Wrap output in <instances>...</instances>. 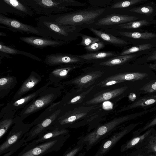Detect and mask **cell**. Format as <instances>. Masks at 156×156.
I'll return each instance as SVG.
<instances>
[{"instance_id":"1","label":"cell","mask_w":156,"mask_h":156,"mask_svg":"<svg viewBox=\"0 0 156 156\" xmlns=\"http://www.w3.org/2000/svg\"><path fill=\"white\" fill-rule=\"evenodd\" d=\"M148 112L147 110L116 118L101 125L93 130L77 138L78 144H84L87 151L90 150L102 140L110 135L121 124L129 120L140 116Z\"/></svg>"},{"instance_id":"2","label":"cell","mask_w":156,"mask_h":156,"mask_svg":"<svg viewBox=\"0 0 156 156\" xmlns=\"http://www.w3.org/2000/svg\"><path fill=\"white\" fill-rule=\"evenodd\" d=\"M105 10L104 8H89L47 16L58 24L74 26L82 30L93 23Z\"/></svg>"},{"instance_id":"3","label":"cell","mask_w":156,"mask_h":156,"mask_svg":"<svg viewBox=\"0 0 156 156\" xmlns=\"http://www.w3.org/2000/svg\"><path fill=\"white\" fill-rule=\"evenodd\" d=\"M34 13L49 16L69 12L74 9L69 6L84 7V3L74 0H22Z\"/></svg>"},{"instance_id":"4","label":"cell","mask_w":156,"mask_h":156,"mask_svg":"<svg viewBox=\"0 0 156 156\" xmlns=\"http://www.w3.org/2000/svg\"><path fill=\"white\" fill-rule=\"evenodd\" d=\"M36 20L37 27L45 30L54 40L70 43L78 38L82 30L74 26L58 24L48 16L41 15Z\"/></svg>"},{"instance_id":"5","label":"cell","mask_w":156,"mask_h":156,"mask_svg":"<svg viewBox=\"0 0 156 156\" xmlns=\"http://www.w3.org/2000/svg\"><path fill=\"white\" fill-rule=\"evenodd\" d=\"M19 116L9 133L5 141L0 145V155L9 151L17 150L21 147L26 146L28 143L25 142V135L34 126L32 122L25 123Z\"/></svg>"},{"instance_id":"6","label":"cell","mask_w":156,"mask_h":156,"mask_svg":"<svg viewBox=\"0 0 156 156\" xmlns=\"http://www.w3.org/2000/svg\"><path fill=\"white\" fill-rule=\"evenodd\" d=\"M61 94L60 88L48 87L34 100L24 108L19 114L23 120L31 114L55 103Z\"/></svg>"},{"instance_id":"7","label":"cell","mask_w":156,"mask_h":156,"mask_svg":"<svg viewBox=\"0 0 156 156\" xmlns=\"http://www.w3.org/2000/svg\"><path fill=\"white\" fill-rule=\"evenodd\" d=\"M70 136L69 133L55 137L35 145L25 146L16 156H42L60 150Z\"/></svg>"},{"instance_id":"8","label":"cell","mask_w":156,"mask_h":156,"mask_svg":"<svg viewBox=\"0 0 156 156\" xmlns=\"http://www.w3.org/2000/svg\"><path fill=\"white\" fill-rule=\"evenodd\" d=\"M0 24L5 26L3 27L0 26L1 28L7 29L12 32L34 34L39 37L52 39L48 33L42 28L23 23L16 19L7 17L1 14Z\"/></svg>"},{"instance_id":"9","label":"cell","mask_w":156,"mask_h":156,"mask_svg":"<svg viewBox=\"0 0 156 156\" xmlns=\"http://www.w3.org/2000/svg\"><path fill=\"white\" fill-rule=\"evenodd\" d=\"M94 108V106L80 107L64 113H62V110L60 116L55 121L49 129L56 128L61 129L73 128L77 121L86 117L89 115V112Z\"/></svg>"},{"instance_id":"10","label":"cell","mask_w":156,"mask_h":156,"mask_svg":"<svg viewBox=\"0 0 156 156\" xmlns=\"http://www.w3.org/2000/svg\"><path fill=\"white\" fill-rule=\"evenodd\" d=\"M13 14L21 17H32L34 12L22 0H0V14Z\"/></svg>"},{"instance_id":"11","label":"cell","mask_w":156,"mask_h":156,"mask_svg":"<svg viewBox=\"0 0 156 156\" xmlns=\"http://www.w3.org/2000/svg\"><path fill=\"white\" fill-rule=\"evenodd\" d=\"M62 109V107H58V108L50 116L34 126L25 135V142H30L48 130L55 121L60 116Z\"/></svg>"},{"instance_id":"12","label":"cell","mask_w":156,"mask_h":156,"mask_svg":"<svg viewBox=\"0 0 156 156\" xmlns=\"http://www.w3.org/2000/svg\"><path fill=\"white\" fill-rule=\"evenodd\" d=\"M140 123L130 124L115 132L101 143L93 156H104L125 135L129 133Z\"/></svg>"},{"instance_id":"13","label":"cell","mask_w":156,"mask_h":156,"mask_svg":"<svg viewBox=\"0 0 156 156\" xmlns=\"http://www.w3.org/2000/svg\"><path fill=\"white\" fill-rule=\"evenodd\" d=\"M51 83L49 81L43 87L26 96L14 101H11L1 110L0 117L10 111L23 108L36 98L39 94L49 86Z\"/></svg>"},{"instance_id":"14","label":"cell","mask_w":156,"mask_h":156,"mask_svg":"<svg viewBox=\"0 0 156 156\" xmlns=\"http://www.w3.org/2000/svg\"><path fill=\"white\" fill-rule=\"evenodd\" d=\"M85 60L69 53H56L46 56L44 62L50 66L69 65L82 63Z\"/></svg>"},{"instance_id":"15","label":"cell","mask_w":156,"mask_h":156,"mask_svg":"<svg viewBox=\"0 0 156 156\" xmlns=\"http://www.w3.org/2000/svg\"><path fill=\"white\" fill-rule=\"evenodd\" d=\"M20 40L35 48L43 49L47 47H56L69 43L64 41L54 40L38 36L22 37Z\"/></svg>"},{"instance_id":"16","label":"cell","mask_w":156,"mask_h":156,"mask_svg":"<svg viewBox=\"0 0 156 156\" xmlns=\"http://www.w3.org/2000/svg\"><path fill=\"white\" fill-rule=\"evenodd\" d=\"M41 77L34 71L31 72L29 76L24 81L17 91L12 101L18 100L31 90L41 80Z\"/></svg>"},{"instance_id":"17","label":"cell","mask_w":156,"mask_h":156,"mask_svg":"<svg viewBox=\"0 0 156 156\" xmlns=\"http://www.w3.org/2000/svg\"><path fill=\"white\" fill-rule=\"evenodd\" d=\"M138 19L137 17L134 16L112 14L107 15L100 19L95 24L99 26L120 24L133 21Z\"/></svg>"},{"instance_id":"18","label":"cell","mask_w":156,"mask_h":156,"mask_svg":"<svg viewBox=\"0 0 156 156\" xmlns=\"http://www.w3.org/2000/svg\"><path fill=\"white\" fill-rule=\"evenodd\" d=\"M104 72L98 71L92 72L82 75L71 80L64 82L66 84L76 85L78 87H84L91 84L92 82L100 77Z\"/></svg>"},{"instance_id":"19","label":"cell","mask_w":156,"mask_h":156,"mask_svg":"<svg viewBox=\"0 0 156 156\" xmlns=\"http://www.w3.org/2000/svg\"><path fill=\"white\" fill-rule=\"evenodd\" d=\"M128 88L126 86L123 87L110 91L104 92L97 95L90 100L85 102L84 105L97 104L119 96L122 94Z\"/></svg>"},{"instance_id":"20","label":"cell","mask_w":156,"mask_h":156,"mask_svg":"<svg viewBox=\"0 0 156 156\" xmlns=\"http://www.w3.org/2000/svg\"><path fill=\"white\" fill-rule=\"evenodd\" d=\"M69 132L67 129H61L57 128L51 129L28 143L27 145H35L55 137L67 135L69 133Z\"/></svg>"},{"instance_id":"21","label":"cell","mask_w":156,"mask_h":156,"mask_svg":"<svg viewBox=\"0 0 156 156\" xmlns=\"http://www.w3.org/2000/svg\"><path fill=\"white\" fill-rule=\"evenodd\" d=\"M80 65H61L52 70L50 73L49 79L51 82H57L67 76L69 73Z\"/></svg>"},{"instance_id":"22","label":"cell","mask_w":156,"mask_h":156,"mask_svg":"<svg viewBox=\"0 0 156 156\" xmlns=\"http://www.w3.org/2000/svg\"><path fill=\"white\" fill-rule=\"evenodd\" d=\"M16 111L9 112L0 117V139L2 138L10 128L16 122L18 117V116H15Z\"/></svg>"},{"instance_id":"23","label":"cell","mask_w":156,"mask_h":156,"mask_svg":"<svg viewBox=\"0 0 156 156\" xmlns=\"http://www.w3.org/2000/svg\"><path fill=\"white\" fill-rule=\"evenodd\" d=\"M148 74L140 72H129L119 73L108 77L105 80H118L124 82L125 81H134L142 80L146 77Z\"/></svg>"},{"instance_id":"24","label":"cell","mask_w":156,"mask_h":156,"mask_svg":"<svg viewBox=\"0 0 156 156\" xmlns=\"http://www.w3.org/2000/svg\"><path fill=\"white\" fill-rule=\"evenodd\" d=\"M17 79L14 76H7L0 79V98H3L15 86Z\"/></svg>"},{"instance_id":"25","label":"cell","mask_w":156,"mask_h":156,"mask_svg":"<svg viewBox=\"0 0 156 156\" xmlns=\"http://www.w3.org/2000/svg\"><path fill=\"white\" fill-rule=\"evenodd\" d=\"M89 30L94 35L105 41L116 46L126 45L128 43L125 40L118 38L111 34L93 28H90Z\"/></svg>"},{"instance_id":"26","label":"cell","mask_w":156,"mask_h":156,"mask_svg":"<svg viewBox=\"0 0 156 156\" xmlns=\"http://www.w3.org/2000/svg\"><path fill=\"white\" fill-rule=\"evenodd\" d=\"M156 103V94L145 97L119 110L118 112L139 107L148 106Z\"/></svg>"},{"instance_id":"27","label":"cell","mask_w":156,"mask_h":156,"mask_svg":"<svg viewBox=\"0 0 156 156\" xmlns=\"http://www.w3.org/2000/svg\"><path fill=\"white\" fill-rule=\"evenodd\" d=\"M152 129L151 128L143 134L134 136L131 139L122 145L120 147L121 152H123L134 147L143 140L151 133Z\"/></svg>"},{"instance_id":"28","label":"cell","mask_w":156,"mask_h":156,"mask_svg":"<svg viewBox=\"0 0 156 156\" xmlns=\"http://www.w3.org/2000/svg\"><path fill=\"white\" fill-rule=\"evenodd\" d=\"M0 51L7 54H21L37 61H41L39 58L32 54L21 51L11 46L6 45L1 41L0 42Z\"/></svg>"},{"instance_id":"29","label":"cell","mask_w":156,"mask_h":156,"mask_svg":"<svg viewBox=\"0 0 156 156\" xmlns=\"http://www.w3.org/2000/svg\"><path fill=\"white\" fill-rule=\"evenodd\" d=\"M117 53L115 51H102L95 52L87 53L78 56L85 60H91L104 59L107 58L117 56Z\"/></svg>"},{"instance_id":"30","label":"cell","mask_w":156,"mask_h":156,"mask_svg":"<svg viewBox=\"0 0 156 156\" xmlns=\"http://www.w3.org/2000/svg\"><path fill=\"white\" fill-rule=\"evenodd\" d=\"M135 54L120 55L103 62L100 63L101 66H113L123 64L136 56Z\"/></svg>"},{"instance_id":"31","label":"cell","mask_w":156,"mask_h":156,"mask_svg":"<svg viewBox=\"0 0 156 156\" xmlns=\"http://www.w3.org/2000/svg\"><path fill=\"white\" fill-rule=\"evenodd\" d=\"M59 103V101L55 102L49 106L38 117L32 122L34 126L41 122L55 112L58 108Z\"/></svg>"},{"instance_id":"32","label":"cell","mask_w":156,"mask_h":156,"mask_svg":"<svg viewBox=\"0 0 156 156\" xmlns=\"http://www.w3.org/2000/svg\"><path fill=\"white\" fill-rule=\"evenodd\" d=\"M119 33L120 35L122 36L135 39H150L156 37V34L147 32L140 33L119 31Z\"/></svg>"},{"instance_id":"33","label":"cell","mask_w":156,"mask_h":156,"mask_svg":"<svg viewBox=\"0 0 156 156\" xmlns=\"http://www.w3.org/2000/svg\"><path fill=\"white\" fill-rule=\"evenodd\" d=\"M152 46V45L150 43L136 45L123 51L120 55H129L137 51H144L150 49Z\"/></svg>"},{"instance_id":"34","label":"cell","mask_w":156,"mask_h":156,"mask_svg":"<svg viewBox=\"0 0 156 156\" xmlns=\"http://www.w3.org/2000/svg\"><path fill=\"white\" fill-rule=\"evenodd\" d=\"M149 22L146 20L133 21L118 25V26L122 28L131 29L138 28L142 26L148 24Z\"/></svg>"},{"instance_id":"35","label":"cell","mask_w":156,"mask_h":156,"mask_svg":"<svg viewBox=\"0 0 156 156\" xmlns=\"http://www.w3.org/2000/svg\"><path fill=\"white\" fill-rule=\"evenodd\" d=\"M85 146L84 144H73L67 149L62 156H76L84 149Z\"/></svg>"},{"instance_id":"36","label":"cell","mask_w":156,"mask_h":156,"mask_svg":"<svg viewBox=\"0 0 156 156\" xmlns=\"http://www.w3.org/2000/svg\"><path fill=\"white\" fill-rule=\"evenodd\" d=\"M80 36L82 38L81 42L77 44L78 45H82L85 47L89 46L92 44L100 41V39L98 37H92L80 33Z\"/></svg>"},{"instance_id":"37","label":"cell","mask_w":156,"mask_h":156,"mask_svg":"<svg viewBox=\"0 0 156 156\" xmlns=\"http://www.w3.org/2000/svg\"><path fill=\"white\" fill-rule=\"evenodd\" d=\"M142 1V0H130L129 1H120L112 5L111 8L112 9L123 8L139 3Z\"/></svg>"},{"instance_id":"38","label":"cell","mask_w":156,"mask_h":156,"mask_svg":"<svg viewBox=\"0 0 156 156\" xmlns=\"http://www.w3.org/2000/svg\"><path fill=\"white\" fill-rule=\"evenodd\" d=\"M153 9L150 6H144L133 8L129 10L130 11L134 12L141 14L149 15L153 12Z\"/></svg>"},{"instance_id":"39","label":"cell","mask_w":156,"mask_h":156,"mask_svg":"<svg viewBox=\"0 0 156 156\" xmlns=\"http://www.w3.org/2000/svg\"><path fill=\"white\" fill-rule=\"evenodd\" d=\"M93 87H92L87 91L83 92L79 95L75 97L70 100L67 102L66 104L64 105H63L65 106L68 105L76 104L80 103L81 102H82L83 99L85 97L86 95L91 90Z\"/></svg>"},{"instance_id":"40","label":"cell","mask_w":156,"mask_h":156,"mask_svg":"<svg viewBox=\"0 0 156 156\" xmlns=\"http://www.w3.org/2000/svg\"><path fill=\"white\" fill-rule=\"evenodd\" d=\"M105 47L104 42L102 41H99L95 43L90 45L84 47V48L88 53L95 52Z\"/></svg>"},{"instance_id":"41","label":"cell","mask_w":156,"mask_h":156,"mask_svg":"<svg viewBox=\"0 0 156 156\" xmlns=\"http://www.w3.org/2000/svg\"><path fill=\"white\" fill-rule=\"evenodd\" d=\"M140 90L147 93H151L156 91V80L147 83Z\"/></svg>"},{"instance_id":"42","label":"cell","mask_w":156,"mask_h":156,"mask_svg":"<svg viewBox=\"0 0 156 156\" xmlns=\"http://www.w3.org/2000/svg\"><path fill=\"white\" fill-rule=\"evenodd\" d=\"M156 125V117L152 119L148 122L143 127L139 129L134 132L133 134L134 136H139V135L149 128L152 127Z\"/></svg>"},{"instance_id":"43","label":"cell","mask_w":156,"mask_h":156,"mask_svg":"<svg viewBox=\"0 0 156 156\" xmlns=\"http://www.w3.org/2000/svg\"><path fill=\"white\" fill-rule=\"evenodd\" d=\"M122 82V81L115 80H104L101 81L97 85L98 86H100L101 87H105L110 86L112 85Z\"/></svg>"},{"instance_id":"44","label":"cell","mask_w":156,"mask_h":156,"mask_svg":"<svg viewBox=\"0 0 156 156\" xmlns=\"http://www.w3.org/2000/svg\"><path fill=\"white\" fill-rule=\"evenodd\" d=\"M148 147L150 151L156 154V144L149 141Z\"/></svg>"},{"instance_id":"45","label":"cell","mask_w":156,"mask_h":156,"mask_svg":"<svg viewBox=\"0 0 156 156\" xmlns=\"http://www.w3.org/2000/svg\"><path fill=\"white\" fill-rule=\"evenodd\" d=\"M147 60L149 61L156 60V51H155L153 54L148 57Z\"/></svg>"},{"instance_id":"46","label":"cell","mask_w":156,"mask_h":156,"mask_svg":"<svg viewBox=\"0 0 156 156\" xmlns=\"http://www.w3.org/2000/svg\"><path fill=\"white\" fill-rule=\"evenodd\" d=\"M149 139V141L156 144V134L151 136Z\"/></svg>"},{"instance_id":"47","label":"cell","mask_w":156,"mask_h":156,"mask_svg":"<svg viewBox=\"0 0 156 156\" xmlns=\"http://www.w3.org/2000/svg\"><path fill=\"white\" fill-rule=\"evenodd\" d=\"M17 151V150H14L9 151L4 154L2 156H10Z\"/></svg>"},{"instance_id":"48","label":"cell","mask_w":156,"mask_h":156,"mask_svg":"<svg viewBox=\"0 0 156 156\" xmlns=\"http://www.w3.org/2000/svg\"><path fill=\"white\" fill-rule=\"evenodd\" d=\"M149 67L151 69L156 70V64H150L149 66Z\"/></svg>"},{"instance_id":"49","label":"cell","mask_w":156,"mask_h":156,"mask_svg":"<svg viewBox=\"0 0 156 156\" xmlns=\"http://www.w3.org/2000/svg\"><path fill=\"white\" fill-rule=\"evenodd\" d=\"M86 153V151L81 152L79 153L77 156H85Z\"/></svg>"},{"instance_id":"50","label":"cell","mask_w":156,"mask_h":156,"mask_svg":"<svg viewBox=\"0 0 156 156\" xmlns=\"http://www.w3.org/2000/svg\"><path fill=\"white\" fill-rule=\"evenodd\" d=\"M156 156V155H148V156Z\"/></svg>"}]
</instances>
